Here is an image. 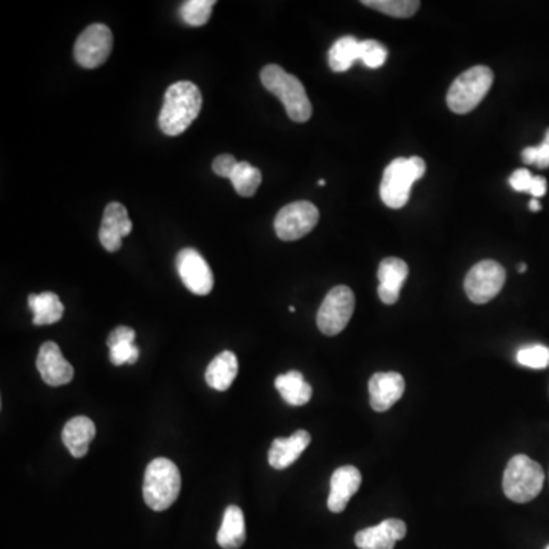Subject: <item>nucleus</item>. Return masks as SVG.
<instances>
[{"label": "nucleus", "instance_id": "1", "mask_svg": "<svg viewBox=\"0 0 549 549\" xmlns=\"http://www.w3.org/2000/svg\"><path fill=\"white\" fill-rule=\"evenodd\" d=\"M202 92L191 81L171 84L165 92L164 106L159 115V127L167 136L182 135L190 129L202 110Z\"/></svg>", "mask_w": 549, "mask_h": 549}, {"label": "nucleus", "instance_id": "2", "mask_svg": "<svg viewBox=\"0 0 549 549\" xmlns=\"http://www.w3.org/2000/svg\"><path fill=\"white\" fill-rule=\"evenodd\" d=\"M261 83L270 94L280 98L292 121L307 122L312 118V103L305 94L301 81L295 75L287 74L281 66L267 65L261 71Z\"/></svg>", "mask_w": 549, "mask_h": 549}, {"label": "nucleus", "instance_id": "3", "mask_svg": "<svg viewBox=\"0 0 549 549\" xmlns=\"http://www.w3.org/2000/svg\"><path fill=\"white\" fill-rule=\"evenodd\" d=\"M180 472L168 458H156L145 470L144 501L151 510L165 511L177 501L180 493Z\"/></svg>", "mask_w": 549, "mask_h": 549}, {"label": "nucleus", "instance_id": "4", "mask_svg": "<svg viewBox=\"0 0 549 549\" xmlns=\"http://www.w3.org/2000/svg\"><path fill=\"white\" fill-rule=\"evenodd\" d=\"M426 173V162L418 156L392 161L383 173L380 197L388 208L400 209L408 203L412 185Z\"/></svg>", "mask_w": 549, "mask_h": 549}, {"label": "nucleus", "instance_id": "5", "mask_svg": "<svg viewBox=\"0 0 549 549\" xmlns=\"http://www.w3.org/2000/svg\"><path fill=\"white\" fill-rule=\"evenodd\" d=\"M545 472L542 466L527 455H516L508 461L504 472L505 496L517 504H527L542 492Z\"/></svg>", "mask_w": 549, "mask_h": 549}, {"label": "nucleus", "instance_id": "6", "mask_svg": "<svg viewBox=\"0 0 549 549\" xmlns=\"http://www.w3.org/2000/svg\"><path fill=\"white\" fill-rule=\"evenodd\" d=\"M492 84V69L487 66H473L453 81L447 92V106L453 113L466 115L484 100Z\"/></svg>", "mask_w": 549, "mask_h": 549}, {"label": "nucleus", "instance_id": "7", "mask_svg": "<svg viewBox=\"0 0 549 549\" xmlns=\"http://www.w3.org/2000/svg\"><path fill=\"white\" fill-rule=\"evenodd\" d=\"M356 307L353 290L347 286H336L328 292L319 307L316 322L325 336L342 333L350 322Z\"/></svg>", "mask_w": 549, "mask_h": 549}, {"label": "nucleus", "instance_id": "8", "mask_svg": "<svg viewBox=\"0 0 549 549\" xmlns=\"http://www.w3.org/2000/svg\"><path fill=\"white\" fill-rule=\"evenodd\" d=\"M504 267L493 260L479 261L467 273L464 290L470 301L475 304H487L499 295L505 284Z\"/></svg>", "mask_w": 549, "mask_h": 549}, {"label": "nucleus", "instance_id": "9", "mask_svg": "<svg viewBox=\"0 0 549 549\" xmlns=\"http://www.w3.org/2000/svg\"><path fill=\"white\" fill-rule=\"evenodd\" d=\"M113 48V36L109 26L94 23L87 26L75 43L74 55L84 69H97L104 65Z\"/></svg>", "mask_w": 549, "mask_h": 549}, {"label": "nucleus", "instance_id": "10", "mask_svg": "<svg viewBox=\"0 0 549 549\" xmlns=\"http://www.w3.org/2000/svg\"><path fill=\"white\" fill-rule=\"evenodd\" d=\"M319 222V211L312 202H293L284 206L275 219V232L283 241L305 237Z\"/></svg>", "mask_w": 549, "mask_h": 549}, {"label": "nucleus", "instance_id": "11", "mask_svg": "<svg viewBox=\"0 0 549 549\" xmlns=\"http://www.w3.org/2000/svg\"><path fill=\"white\" fill-rule=\"evenodd\" d=\"M180 280L194 295H209L214 289V273L196 249H182L176 258Z\"/></svg>", "mask_w": 549, "mask_h": 549}, {"label": "nucleus", "instance_id": "12", "mask_svg": "<svg viewBox=\"0 0 549 549\" xmlns=\"http://www.w3.org/2000/svg\"><path fill=\"white\" fill-rule=\"evenodd\" d=\"M37 370L43 382L48 383L49 386L68 385L74 379V368L63 357L60 347L55 342H45L40 347Z\"/></svg>", "mask_w": 549, "mask_h": 549}, {"label": "nucleus", "instance_id": "13", "mask_svg": "<svg viewBox=\"0 0 549 549\" xmlns=\"http://www.w3.org/2000/svg\"><path fill=\"white\" fill-rule=\"evenodd\" d=\"M132 220L126 206L118 202H112L104 209L103 222L100 228V241L103 248L109 252L121 249L122 238L132 232Z\"/></svg>", "mask_w": 549, "mask_h": 549}, {"label": "nucleus", "instance_id": "14", "mask_svg": "<svg viewBox=\"0 0 549 549\" xmlns=\"http://www.w3.org/2000/svg\"><path fill=\"white\" fill-rule=\"evenodd\" d=\"M408 527L400 519H386L376 527L360 530L354 537L359 549H394L395 543L405 539Z\"/></svg>", "mask_w": 549, "mask_h": 549}, {"label": "nucleus", "instance_id": "15", "mask_svg": "<svg viewBox=\"0 0 549 549\" xmlns=\"http://www.w3.org/2000/svg\"><path fill=\"white\" fill-rule=\"evenodd\" d=\"M406 383L402 374L377 373L370 379L371 408L377 412H386L402 399Z\"/></svg>", "mask_w": 549, "mask_h": 549}, {"label": "nucleus", "instance_id": "16", "mask_svg": "<svg viewBox=\"0 0 549 549\" xmlns=\"http://www.w3.org/2000/svg\"><path fill=\"white\" fill-rule=\"evenodd\" d=\"M362 485V475L354 466L339 467L334 470L330 481V496H328V510L331 513H342L347 508L357 490Z\"/></svg>", "mask_w": 549, "mask_h": 549}, {"label": "nucleus", "instance_id": "17", "mask_svg": "<svg viewBox=\"0 0 549 549\" xmlns=\"http://www.w3.org/2000/svg\"><path fill=\"white\" fill-rule=\"evenodd\" d=\"M409 275V267L400 258H385L380 263L379 272V296L383 304L392 305L399 301L403 283Z\"/></svg>", "mask_w": 549, "mask_h": 549}, {"label": "nucleus", "instance_id": "18", "mask_svg": "<svg viewBox=\"0 0 549 549\" xmlns=\"http://www.w3.org/2000/svg\"><path fill=\"white\" fill-rule=\"evenodd\" d=\"M310 443H312V435L307 431L295 432L289 438H277L269 450L270 466L275 470L287 469L298 460Z\"/></svg>", "mask_w": 549, "mask_h": 549}, {"label": "nucleus", "instance_id": "19", "mask_svg": "<svg viewBox=\"0 0 549 549\" xmlns=\"http://www.w3.org/2000/svg\"><path fill=\"white\" fill-rule=\"evenodd\" d=\"M97 429L94 421L87 417H75L65 424L63 443L75 458H83L89 452V446L94 441Z\"/></svg>", "mask_w": 549, "mask_h": 549}, {"label": "nucleus", "instance_id": "20", "mask_svg": "<svg viewBox=\"0 0 549 549\" xmlns=\"http://www.w3.org/2000/svg\"><path fill=\"white\" fill-rule=\"evenodd\" d=\"M238 374V359L232 351H223L206 368L208 386L216 391H228Z\"/></svg>", "mask_w": 549, "mask_h": 549}, {"label": "nucleus", "instance_id": "21", "mask_svg": "<svg viewBox=\"0 0 549 549\" xmlns=\"http://www.w3.org/2000/svg\"><path fill=\"white\" fill-rule=\"evenodd\" d=\"M246 542L244 514L237 505H229L223 514L222 527L217 533V543L223 549H238Z\"/></svg>", "mask_w": 549, "mask_h": 549}, {"label": "nucleus", "instance_id": "22", "mask_svg": "<svg viewBox=\"0 0 549 549\" xmlns=\"http://www.w3.org/2000/svg\"><path fill=\"white\" fill-rule=\"evenodd\" d=\"M275 388L280 392L284 402L290 406H304L310 402L313 395L312 385L305 382L299 371H289L281 374L275 380Z\"/></svg>", "mask_w": 549, "mask_h": 549}, {"label": "nucleus", "instance_id": "23", "mask_svg": "<svg viewBox=\"0 0 549 549\" xmlns=\"http://www.w3.org/2000/svg\"><path fill=\"white\" fill-rule=\"evenodd\" d=\"M29 309L33 310V322L36 325H51L60 321L65 313V305L55 293L43 292L40 295H29Z\"/></svg>", "mask_w": 549, "mask_h": 549}, {"label": "nucleus", "instance_id": "24", "mask_svg": "<svg viewBox=\"0 0 549 549\" xmlns=\"http://www.w3.org/2000/svg\"><path fill=\"white\" fill-rule=\"evenodd\" d=\"M360 60V42L356 37L345 36L336 40L328 52V65L331 71L347 72Z\"/></svg>", "mask_w": 549, "mask_h": 549}, {"label": "nucleus", "instance_id": "25", "mask_svg": "<svg viewBox=\"0 0 549 549\" xmlns=\"http://www.w3.org/2000/svg\"><path fill=\"white\" fill-rule=\"evenodd\" d=\"M229 180L234 185L238 196L252 197L257 193L263 176H261V171L255 168L254 165L249 164V162H238Z\"/></svg>", "mask_w": 549, "mask_h": 549}, {"label": "nucleus", "instance_id": "26", "mask_svg": "<svg viewBox=\"0 0 549 549\" xmlns=\"http://www.w3.org/2000/svg\"><path fill=\"white\" fill-rule=\"evenodd\" d=\"M363 5L397 19H408L420 8L418 0H365Z\"/></svg>", "mask_w": 549, "mask_h": 549}, {"label": "nucleus", "instance_id": "27", "mask_svg": "<svg viewBox=\"0 0 549 549\" xmlns=\"http://www.w3.org/2000/svg\"><path fill=\"white\" fill-rule=\"evenodd\" d=\"M214 0H188L180 7V17L190 26H203L211 17Z\"/></svg>", "mask_w": 549, "mask_h": 549}, {"label": "nucleus", "instance_id": "28", "mask_svg": "<svg viewBox=\"0 0 549 549\" xmlns=\"http://www.w3.org/2000/svg\"><path fill=\"white\" fill-rule=\"evenodd\" d=\"M517 362L531 370H545L549 366V348L545 345H527L517 351Z\"/></svg>", "mask_w": 549, "mask_h": 549}, {"label": "nucleus", "instance_id": "29", "mask_svg": "<svg viewBox=\"0 0 549 549\" xmlns=\"http://www.w3.org/2000/svg\"><path fill=\"white\" fill-rule=\"evenodd\" d=\"M388 60V49L377 40H363L360 42V61L366 68L379 69Z\"/></svg>", "mask_w": 549, "mask_h": 549}, {"label": "nucleus", "instance_id": "30", "mask_svg": "<svg viewBox=\"0 0 549 549\" xmlns=\"http://www.w3.org/2000/svg\"><path fill=\"white\" fill-rule=\"evenodd\" d=\"M139 359V348L135 344H126L115 345V347L110 348V362L113 365H133V363L138 362Z\"/></svg>", "mask_w": 549, "mask_h": 549}, {"label": "nucleus", "instance_id": "31", "mask_svg": "<svg viewBox=\"0 0 549 549\" xmlns=\"http://www.w3.org/2000/svg\"><path fill=\"white\" fill-rule=\"evenodd\" d=\"M522 159L527 165L549 168V145L545 141L537 147H528L522 151Z\"/></svg>", "mask_w": 549, "mask_h": 549}, {"label": "nucleus", "instance_id": "32", "mask_svg": "<svg viewBox=\"0 0 549 549\" xmlns=\"http://www.w3.org/2000/svg\"><path fill=\"white\" fill-rule=\"evenodd\" d=\"M534 177L527 168H521V170L514 171L510 177V185L517 193H531L534 185Z\"/></svg>", "mask_w": 549, "mask_h": 549}, {"label": "nucleus", "instance_id": "33", "mask_svg": "<svg viewBox=\"0 0 549 549\" xmlns=\"http://www.w3.org/2000/svg\"><path fill=\"white\" fill-rule=\"evenodd\" d=\"M136 333L133 328L130 327H118L109 334V339H107V345L109 348L115 347V345L126 344H135Z\"/></svg>", "mask_w": 549, "mask_h": 549}, {"label": "nucleus", "instance_id": "34", "mask_svg": "<svg viewBox=\"0 0 549 549\" xmlns=\"http://www.w3.org/2000/svg\"><path fill=\"white\" fill-rule=\"evenodd\" d=\"M237 164V159H235L234 156L222 155L219 156L216 161L212 162V170H214V173H216L217 176L226 177V179H229L232 171H234L235 167H237Z\"/></svg>", "mask_w": 549, "mask_h": 549}, {"label": "nucleus", "instance_id": "35", "mask_svg": "<svg viewBox=\"0 0 549 549\" xmlns=\"http://www.w3.org/2000/svg\"><path fill=\"white\" fill-rule=\"evenodd\" d=\"M530 209L531 211H534V212L540 211V209H542V206H540L539 200L537 199L531 200Z\"/></svg>", "mask_w": 549, "mask_h": 549}, {"label": "nucleus", "instance_id": "36", "mask_svg": "<svg viewBox=\"0 0 549 549\" xmlns=\"http://www.w3.org/2000/svg\"><path fill=\"white\" fill-rule=\"evenodd\" d=\"M519 272H527V264H521V266H519Z\"/></svg>", "mask_w": 549, "mask_h": 549}, {"label": "nucleus", "instance_id": "37", "mask_svg": "<svg viewBox=\"0 0 549 549\" xmlns=\"http://www.w3.org/2000/svg\"><path fill=\"white\" fill-rule=\"evenodd\" d=\"M543 141H545V142H546V144H548V145H549V129H548V130H546V135H545V139H543Z\"/></svg>", "mask_w": 549, "mask_h": 549}, {"label": "nucleus", "instance_id": "38", "mask_svg": "<svg viewBox=\"0 0 549 549\" xmlns=\"http://www.w3.org/2000/svg\"><path fill=\"white\" fill-rule=\"evenodd\" d=\"M325 183H327L325 180H319L318 185L319 187H324Z\"/></svg>", "mask_w": 549, "mask_h": 549}, {"label": "nucleus", "instance_id": "39", "mask_svg": "<svg viewBox=\"0 0 549 549\" xmlns=\"http://www.w3.org/2000/svg\"><path fill=\"white\" fill-rule=\"evenodd\" d=\"M545 549H549V545H548V546H546V548H545Z\"/></svg>", "mask_w": 549, "mask_h": 549}]
</instances>
